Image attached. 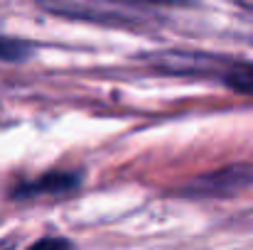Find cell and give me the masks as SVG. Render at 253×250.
Wrapping results in <instances>:
<instances>
[{
    "instance_id": "cell-1",
    "label": "cell",
    "mask_w": 253,
    "mask_h": 250,
    "mask_svg": "<svg viewBox=\"0 0 253 250\" xmlns=\"http://www.w3.org/2000/svg\"><path fill=\"white\" fill-rule=\"evenodd\" d=\"M37 5L57 17L84 20L108 27H130L145 20L143 10H135L121 0H37Z\"/></svg>"
},
{
    "instance_id": "cell-2",
    "label": "cell",
    "mask_w": 253,
    "mask_h": 250,
    "mask_svg": "<svg viewBox=\"0 0 253 250\" xmlns=\"http://www.w3.org/2000/svg\"><path fill=\"white\" fill-rule=\"evenodd\" d=\"M148 67L169 74V76H207V74H221L229 69L231 62L216 57V54H207V52H155V54H148L143 59Z\"/></svg>"
},
{
    "instance_id": "cell-3",
    "label": "cell",
    "mask_w": 253,
    "mask_h": 250,
    "mask_svg": "<svg viewBox=\"0 0 253 250\" xmlns=\"http://www.w3.org/2000/svg\"><path fill=\"white\" fill-rule=\"evenodd\" d=\"M249 186H253V165H234L194 179L184 189V194L216 196V194H234V191H241Z\"/></svg>"
},
{
    "instance_id": "cell-4",
    "label": "cell",
    "mask_w": 253,
    "mask_h": 250,
    "mask_svg": "<svg viewBox=\"0 0 253 250\" xmlns=\"http://www.w3.org/2000/svg\"><path fill=\"white\" fill-rule=\"evenodd\" d=\"M79 174L72 172H47L40 179H32L27 184L15 186L12 196L15 199H32V196H47V194H67L79 186Z\"/></svg>"
},
{
    "instance_id": "cell-5",
    "label": "cell",
    "mask_w": 253,
    "mask_h": 250,
    "mask_svg": "<svg viewBox=\"0 0 253 250\" xmlns=\"http://www.w3.org/2000/svg\"><path fill=\"white\" fill-rule=\"evenodd\" d=\"M224 83L244 96H253V62H231L224 71Z\"/></svg>"
},
{
    "instance_id": "cell-6",
    "label": "cell",
    "mask_w": 253,
    "mask_h": 250,
    "mask_svg": "<svg viewBox=\"0 0 253 250\" xmlns=\"http://www.w3.org/2000/svg\"><path fill=\"white\" fill-rule=\"evenodd\" d=\"M32 54V47L27 42H20V39H12V37H0V62H25L30 59Z\"/></svg>"
},
{
    "instance_id": "cell-7",
    "label": "cell",
    "mask_w": 253,
    "mask_h": 250,
    "mask_svg": "<svg viewBox=\"0 0 253 250\" xmlns=\"http://www.w3.org/2000/svg\"><path fill=\"white\" fill-rule=\"evenodd\" d=\"M27 250H74V246H72V241H67V238L52 236V238H42V241L32 243Z\"/></svg>"
},
{
    "instance_id": "cell-8",
    "label": "cell",
    "mask_w": 253,
    "mask_h": 250,
    "mask_svg": "<svg viewBox=\"0 0 253 250\" xmlns=\"http://www.w3.org/2000/svg\"><path fill=\"white\" fill-rule=\"evenodd\" d=\"M130 2H143V5H189L194 0H130Z\"/></svg>"
},
{
    "instance_id": "cell-9",
    "label": "cell",
    "mask_w": 253,
    "mask_h": 250,
    "mask_svg": "<svg viewBox=\"0 0 253 250\" xmlns=\"http://www.w3.org/2000/svg\"><path fill=\"white\" fill-rule=\"evenodd\" d=\"M2 250H5V248H2Z\"/></svg>"
}]
</instances>
